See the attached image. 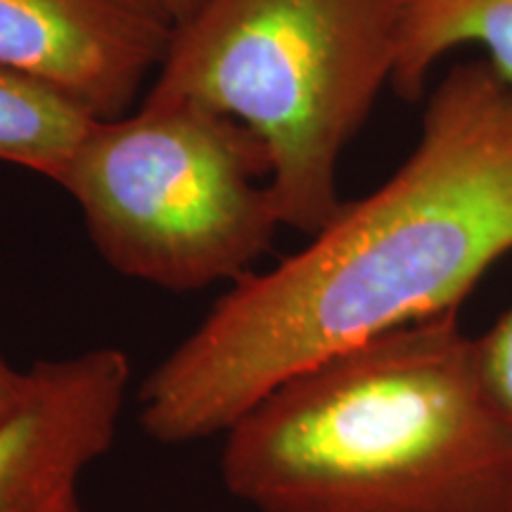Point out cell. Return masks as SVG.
Returning a JSON list of instances; mask_svg holds the SVG:
<instances>
[{"label": "cell", "mask_w": 512, "mask_h": 512, "mask_svg": "<svg viewBox=\"0 0 512 512\" xmlns=\"http://www.w3.org/2000/svg\"><path fill=\"white\" fill-rule=\"evenodd\" d=\"M512 252V86L486 60L434 88L415 150L273 271L240 278L140 387L159 444L228 432L287 377L458 311Z\"/></svg>", "instance_id": "1"}, {"label": "cell", "mask_w": 512, "mask_h": 512, "mask_svg": "<svg viewBox=\"0 0 512 512\" xmlns=\"http://www.w3.org/2000/svg\"><path fill=\"white\" fill-rule=\"evenodd\" d=\"M221 477L256 512H512V425L453 311L280 382L226 432Z\"/></svg>", "instance_id": "2"}, {"label": "cell", "mask_w": 512, "mask_h": 512, "mask_svg": "<svg viewBox=\"0 0 512 512\" xmlns=\"http://www.w3.org/2000/svg\"><path fill=\"white\" fill-rule=\"evenodd\" d=\"M399 0H204L176 24L145 102L190 100L252 128L280 223L342 211L339 157L392 81Z\"/></svg>", "instance_id": "3"}, {"label": "cell", "mask_w": 512, "mask_h": 512, "mask_svg": "<svg viewBox=\"0 0 512 512\" xmlns=\"http://www.w3.org/2000/svg\"><path fill=\"white\" fill-rule=\"evenodd\" d=\"M252 128L190 100L95 121L60 185L114 271L174 292L245 278L280 223Z\"/></svg>", "instance_id": "4"}, {"label": "cell", "mask_w": 512, "mask_h": 512, "mask_svg": "<svg viewBox=\"0 0 512 512\" xmlns=\"http://www.w3.org/2000/svg\"><path fill=\"white\" fill-rule=\"evenodd\" d=\"M174 29L162 0H0V64L110 121L162 67Z\"/></svg>", "instance_id": "5"}, {"label": "cell", "mask_w": 512, "mask_h": 512, "mask_svg": "<svg viewBox=\"0 0 512 512\" xmlns=\"http://www.w3.org/2000/svg\"><path fill=\"white\" fill-rule=\"evenodd\" d=\"M31 370L27 406L0 427V512H86L81 479L117 439L131 361L102 347Z\"/></svg>", "instance_id": "6"}, {"label": "cell", "mask_w": 512, "mask_h": 512, "mask_svg": "<svg viewBox=\"0 0 512 512\" xmlns=\"http://www.w3.org/2000/svg\"><path fill=\"white\" fill-rule=\"evenodd\" d=\"M479 46L512 86V0H399L396 62L389 86L420 100L434 64L451 50Z\"/></svg>", "instance_id": "7"}, {"label": "cell", "mask_w": 512, "mask_h": 512, "mask_svg": "<svg viewBox=\"0 0 512 512\" xmlns=\"http://www.w3.org/2000/svg\"><path fill=\"white\" fill-rule=\"evenodd\" d=\"M50 83L0 64V159L60 183L95 124Z\"/></svg>", "instance_id": "8"}, {"label": "cell", "mask_w": 512, "mask_h": 512, "mask_svg": "<svg viewBox=\"0 0 512 512\" xmlns=\"http://www.w3.org/2000/svg\"><path fill=\"white\" fill-rule=\"evenodd\" d=\"M479 375L512 425V304L484 335L472 339Z\"/></svg>", "instance_id": "9"}, {"label": "cell", "mask_w": 512, "mask_h": 512, "mask_svg": "<svg viewBox=\"0 0 512 512\" xmlns=\"http://www.w3.org/2000/svg\"><path fill=\"white\" fill-rule=\"evenodd\" d=\"M31 392H34V370L12 368L0 356V427L8 425L27 406Z\"/></svg>", "instance_id": "10"}, {"label": "cell", "mask_w": 512, "mask_h": 512, "mask_svg": "<svg viewBox=\"0 0 512 512\" xmlns=\"http://www.w3.org/2000/svg\"><path fill=\"white\" fill-rule=\"evenodd\" d=\"M164 8L171 12V17L176 19V24H183L185 19L195 15L197 8L204 3V0H162Z\"/></svg>", "instance_id": "11"}]
</instances>
